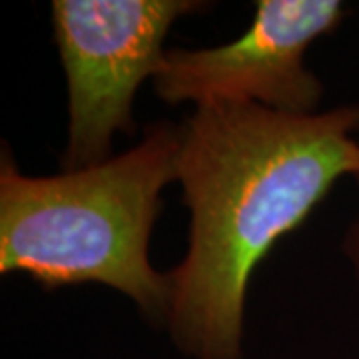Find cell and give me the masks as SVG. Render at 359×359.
Segmentation results:
<instances>
[{
	"label": "cell",
	"instance_id": "1",
	"mask_svg": "<svg viewBox=\"0 0 359 359\" xmlns=\"http://www.w3.org/2000/svg\"><path fill=\"white\" fill-rule=\"evenodd\" d=\"M359 104L283 114L245 102L196 106L180 124L188 252L168 273L164 321L192 359H244L254 271L346 176H359Z\"/></svg>",
	"mask_w": 359,
	"mask_h": 359
},
{
	"label": "cell",
	"instance_id": "4",
	"mask_svg": "<svg viewBox=\"0 0 359 359\" xmlns=\"http://www.w3.org/2000/svg\"><path fill=\"white\" fill-rule=\"evenodd\" d=\"M346 14L339 0H257L242 36L212 48L166 50L156 94L170 106L245 102L283 114H316L323 86L304 58Z\"/></svg>",
	"mask_w": 359,
	"mask_h": 359
},
{
	"label": "cell",
	"instance_id": "3",
	"mask_svg": "<svg viewBox=\"0 0 359 359\" xmlns=\"http://www.w3.org/2000/svg\"><path fill=\"white\" fill-rule=\"evenodd\" d=\"M210 6L198 0H54L52 32L68 90L62 170L112 158L118 132L134 130L140 86L162 68L176 20Z\"/></svg>",
	"mask_w": 359,
	"mask_h": 359
},
{
	"label": "cell",
	"instance_id": "2",
	"mask_svg": "<svg viewBox=\"0 0 359 359\" xmlns=\"http://www.w3.org/2000/svg\"><path fill=\"white\" fill-rule=\"evenodd\" d=\"M180 124H148L142 140L102 164L56 176L22 174L6 142L0 154V271L44 290L100 283L164 325L168 273L150 262L162 192L178 182Z\"/></svg>",
	"mask_w": 359,
	"mask_h": 359
},
{
	"label": "cell",
	"instance_id": "5",
	"mask_svg": "<svg viewBox=\"0 0 359 359\" xmlns=\"http://www.w3.org/2000/svg\"><path fill=\"white\" fill-rule=\"evenodd\" d=\"M359 184V176L358 178ZM344 254H346L347 262L351 264V269H353V273H355V280L359 283V212L355 219L349 224V228H347L346 236H344Z\"/></svg>",
	"mask_w": 359,
	"mask_h": 359
}]
</instances>
